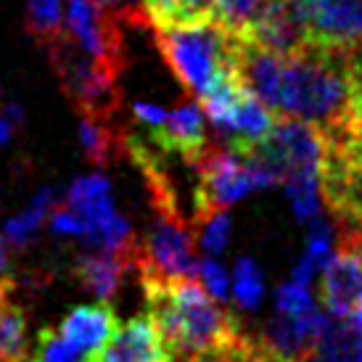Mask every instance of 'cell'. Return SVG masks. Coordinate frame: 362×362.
I'll return each instance as SVG.
<instances>
[{"label":"cell","instance_id":"1","mask_svg":"<svg viewBox=\"0 0 362 362\" xmlns=\"http://www.w3.org/2000/svg\"><path fill=\"white\" fill-rule=\"evenodd\" d=\"M148 317L159 331L172 362H196L241 336L230 312L211 299L199 278H141Z\"/></svg>","mask_w":362,"mask_h":362},{"label":"cell","instance_id":"2","mask_svg":"<svg viewBox=\"0 0 362 362\" xmlns=\"http://www.w3.org/2000/svg\"><path fill=\"white\" fill-rule=\"evenodd\" d=\"M164 61L175 77L199 101L222 82L241 77L238 40L220 24L217 16L188 21H170L151 27Z\"/></svg>","mask_w":362,"mask_h":362},{"label":"cell","instance_id":"3","mask_svg":"<svg viewBox=\"0 0 362 362\" xmlns=\"http://www.w3.org/2000/svg\"><path fill=\"white\" fill-rule=\"evenodd\" d=\"M193 167L199 170L196 217L228 209L246 193L281 182V177L262 159L235 151L230 146H209Z\"/></svg>","mask_w":362,"mask_h":362},{"label":"cell","instance_id":"4","mask_svg":"<svg viewBox=\"0 0 362 362\" xmlns=\"http://www.w3.org/2000/svg\"><path fill=\"white\" fill-rule=\"evenodd\" d=\"M45 51L61 80V88L69 95V101L85 117H103L111 119L119 109V88L117 77L119 71L103 66L88 56L77 42L71 40L66 30L45 42Z\"/></svg>","mask_w":362,"mask_h":362},{"label":"cell","instance_id":"5","mask_svg":"<svg viewBox=\"0 0 362 362\" xmlns=\"http://www.w3.org/2000/svg\"><path fill=\"white\" fill-rule=\"evenodd\" d=\"M156 220L146 238L135 246V264L141 278H196L199 262L193 257V230L177 209L175 199H153Z\"/></svg>","mask_w":362,"mask_h":362},{"label":"cell","instance_id":"6","mask_svg":"<svg viewBox=\"0 0 362 362\" xmlns=\"http://www.w3.org/2000/svg\"><path fill=\"white\" fill-rule=\"evenodd\" d=\"M66 206L80 214L85 222V241L95 249L109 252H127L135 257V233L132 225L122 217L114 206L111 182L103 175H88L69 185L66 191Z\"/></svg>","mask_w":362,"mask_h":362},{"label":"cell","instance_id":"7","mask_svg":"<svg viewBox=\"0 0 362 362\" xmlns=\"http://www.w3.org/2000/svg\"><path fill=\"white\" fill-rule=\"evenodd\" d=\"M241 153L262 159L281 177V182L307 175L322 177V153H325L322 135L307 122L278 117L270 135Z\"/></svg>","mask_w":362,"mask_h":362},{"label":"cell","instance_id":"8","mask_svg":"<svg viewBox=\"0 0 362 362\" xmlns=\"http://www.w3.org/2000/svg\"><path fill=\"white\" fill-rule=\"evenodd\" d=\"M310 45L354 53L362 48V0H286Z\"/></svg>","mask_w":362,"mask_h":362},{"label":"cell","instance_id":"9","mask_svg":"<svg viewBox=\"0 0 362 362\" xmlns=\"http://www.w3.org/2000/svg\"><path fill=\"white\" fill-rule=\"evenodd\" d=\"M119 16L114 11L98 6L95 0H66V35L93 59L122 71L124 66V45H122Z\"/></svg>","mask_w":362,"mask_h":362},{"label":"cell","instance_id":"10","mask_svg":"<svg viewBox=\"0 0 362 362\" xmlns=\"http://www.w3.org/2000/svg\"><path fill=\"white\" fill-rule=\"evenodd\" d=\"M322 304L333 317L362 322V230L346 233L339 252L322 267Z\"/></svg>","mask_w":362,"mask_h":362},{"label":"cell","instance_id":"11","mask_svg":"<svg viewBox=\"0 0 362 362\" xmlns=\"http://www.w3.org/2000/svg\"><path fill=\"white\" fill-rule=\"evenodd\" d=\"M328 320L331 317L317 307H312L302 315L275 312V317L267 322L259 341L278 362H299L317 346Z\"/></svg>","mask_w":362,"mask_h":362},{"label":"cell","instance_id":"12","mask_svg":"<svg viewBox=\"0 0 362 362\" xmlns=\"http://www.w3.org/2000/svg\"><path fill=\"white\" fill-rule=\"evenodd\" d=\"M95 362H172L167 346L161 341L159 331L148 315L132 317L127 325H122L114 333L106 346L98 354H93Z\"/></svg>","mask_w":362,"mask_h":362},{"label":"cell","instance_id":"13","mask_svg":"<svg viewBox=\"0 0 362 362\" xmlns=\"http://www.w3.org/2000/svg\"><path fill=\"white\" fill-rule=\"evenodd\" d=\"M153 143L170 153H180L188 164H196L206 148V130H204V109L196 101H180L172 111L164 127L153 130Z\"/></svg>","mask_w":362,"mask_h":362},{"label":"cell","instance_id":"14","mask_svg":"<svg viewBox=\"0 0 362 362\" xmlns=\"http://www.w3.org/2000/svg\"><path fill=\"white\" fill-rule=\"evenodd\" d=\"M59 331L82 354L93 357V354H98L114 339V333L119 331V322H117V315H114L111 307L95 304V307H77V310H71L59 325Z\"/></svg>","mask_w":362,"mask_h":362},{"label":"cell","instance_id":"15","mask_svg":"<svg viewBox=\"0 0 362 362\" xmlns=\"http://www.w3.org/2000/svg\"><path fill=\"white\" fill-rule=\"evenodd\" d=\"M135 264V257L127 252H109V249H98L93 254H82L74 262V275L80 278V283L98 296L101 302L114 299L117 291L122 288L124 272L127 267Z\"/></svg>","mask_w":362,"mask_h":362},{"label":"cell","instance_id":"16","mask_svg":"<svg viewBox=\"0 0 362 362\" xmlns=\"http://www.w3.org/2000/svg\"><path fill=\"white\" fill-rule=\"evenodd\" d=\"M80 143L85 159L90 161L93 167H106L117 153L124 148V138L119 130L111 124V119L103 117H85L82 114L80 122Z\"/></svg>","mask_w":362,"mask_h":362},{"label":"cell","instance_id":"17","mask_svg":"<svg viewBox=\"0 0 362 362\" xmlns=\"http://www.w3.org/2000/svg\"><path fill=\"white\" fill-rule=\"evenodd\" d=\"M56 209V191L53 188H42V191L35 193V199L30 202L27 209H21L19 214H13L6 225H3V241L13 246V249H21L37 235L40 225L45 222V217Z\"/></svg>","mask_w":362,"mask_h":362},{"label":"cell","instance_id":"18","mask_svg":"<svg viewBox=\"0 0 362 362\" xmlns=\"http://www.w3.org/2000/svg\"><path fill=\"white\" fill-rule=\"evenodd\" d=\"M30 352L27 315L19 304L0 307V362H24Z\"/></svg>","mask_w":362,"mask_h":362},{"label":"cell","instance_id":"19","mask_svg":"<svg viewBox=\"0 0 362 362\" xmlns=\"http://www.w3.org/2000/svg\"><path fill=\"white\" fill-rule=\"evenodd\" d=\"M275 0H214V16L233 35H246Z\"/></svg>","mask_w":362,"mask_h":362},{"label":"cell","instance_id":"20","mask_svg":"<svg viewBox=\"0 0 362 362\" xmlns=\"http://www.w3.org/2000/svg\"><path fill=\"white\" fill-rule=\"evenodd\" d=\"M27 30L40 45L61 35V0H27Z\"/></svg>","mask_w":362,"mask_h":362},{"label":"cell","instance_id":"21","mask_svg":"<svg viewBox=\"0 0 362 362\" xmlns=\"http://www.w3.org/2000/svg\"><path fill=\"white\" fill-rule=\"evenodd\" d=\"M235 283H233V299L243 310H257L264 296V281H262V270L257 267V262L249 257H241L235 262Z\"/></svg>","mask_w":362,"mask_h":362},{"label":"cell","instance_id":"22","mask_svg":"<svg viewBox=\"0 0 362 362\" xmlns=\"http://www.w3.org/2000/svg\"><path fill=\"white\" fill-rule=\"evenodd\" d=\"M320 182L322 177H317V175L291 177V180L283 182L296 220H312L317 214V209H320Z\"/></svg>","mask_w":362,"mask_h":362},{"label":"cell","instance_id":"23","mask_svg":"<svg viewBox=\"0 0 362 362\" xmlns=\"http://www.w3.org/2000/svg\"><path fill=\"white\" fill-rule=\"evenodd\" d=\"M199 220V241H202V249L211 257L225 252V246L230 241V230L233 222L228 217V211H209V214H202L196 217Z\"/></svg>","mask_w":362,"mask_h":362},{"label":"cell","instance_id":"24","mask_svg":"<svg viewBox=\"0 0 362 362\" xmlns=\"http://www.w3.org/2000/svg\"><path fill=\"white\" fill-rule=\"evenodd\" d=\"M32 362H82V352L69 344L61 331L56 328H45L37 336V346L32 354Z\"/></svg>","mask_w":362,"mask_h":362},{"label":"cell","instance_id":"25","mask_svg":"<svg viewBox=\"0 0 362 362\" xmlns=\"http://www.w3.org/2000/svg\"><path fill=\"white\" fill-rule=\"evenodd\" d=\"M315 302H312L310 293V283L302 281H286L275 293V312L281 315H302V312L312 310Z\"/></svg>","mask_w":362,"mask_h":362},{"label":"cell","instance_id":"26","mask_svg":"<svg viewBox=\"0 0 362 362\" xmlns=\"http://www.w3.org/2000/svg\"><path fill=\"white\" fill-rule=\"evenodd\" d=\"M304 257L322 270L333 257V230L328 222H312L310 228V235H307V252Z\"/></svg>","mask_w":362,"mask_h":362},{"label":"cell","instance_id":"27","mask_svg":"<svg viewBox=\"0 0 362 362\" xmlns=\"http://www.w3.org/2000/svg\"><path fill=\"white\" fill-rule=\"evenodd\" d=\"M196 278H199V283L206 288V293H209L211 299H217V302L228 299V272H225V267H222L220 262L202 259L199 262Z\"/></svg>","mask_w":362,"mask_h":362},{"label":"cell","instance_id":"28","mask_svg":"<svg viewBox=\"0 0 362 362\" xmlns=\"http://www.w3.org/2000/svg\"><path fill=\"white\" fill-rule=\"evenodd\" d=\"M51 230L59 233V235H77V238H82L85 235V222L80 220V214L74 209L59 206L51 214Z\"/></svg>","mask_w":362,"mask_h":362},{"label":"cell","instance_id":"29","mask_svg":"<svg viewBox=\"0 0 362 362\" xmlns=\"http://www.w3.org/2000/svg\"><path fill=\"white\" fill-rule=\"evenodd\" d=\"M132 114H135V119L146 124V127H151V130H159L164 127V122H167V111L156 106V103H146V101H135L132 103Z\"/></svg>","mask_w":362,"mask_h":362},{"label":"cell","instance_id":"30","mask_svg":"<svg viewBox=\"0 0 362 362\" xmlns=\"http://www.w3.org/2000/svg\"><path fill=\"white\" fill-rule=\"evenodd\" d=\"M13 288V281H11L8 270H6V254L0 249V307L8 302V293Z\"/></svg>","mask_w":362,"mask_h":362},{"label":"cell","instance_id":"31","mask_svg":"<svg viewBox=\"0 0 362 362\" xmlns=\"http://www.w3.org/2000/svg\"><path fill=\"white\" fill-rule=\"evenodd\" d=\"M13 127H16V124L8 119L6 109H0V146L11 141V132H13Z\"/></svg>","mask_w":362,"mask_h":362},{"label":"cell","instance_id":"32","mask_svg":"<svg viewBox=\"0 0 362 362\" xmlns=\"http://www.w3.org/2000/svg\"><path fill=\"white\" fill-rule=\"evenodd\" d=\"M0 98H3V85H0Z\"/></svg>","mask_w":362,"mask_h":362},{"label":"cell","instance_id":"33","mask_svg":"<svg viewBox=\"0 0 362 362\" xmlns=\"http://www.w3.org/2000/svg\"><path fill=\"white\" fill-rule=\"evenodd\" d=\"M85 362H95V360H93V357H88V360H85Z\"/></svg>","mask_w":362,"mask_h":362}]
</instances>
